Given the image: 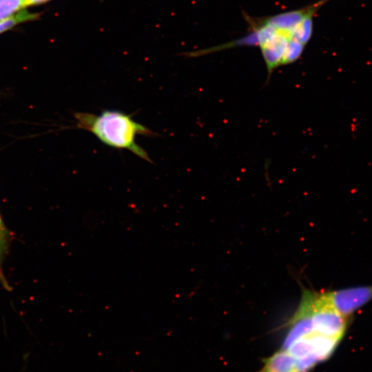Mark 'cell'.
Instances as JSON below:
<instances>
[{
  "instance_id": "6da1fadb",
  "label": "cell",
  "mask_w": 372,
  "mask_h": 372,
  "mask_svg": "<svg viewBox=\"0 0 372 372\" xmlns=\"http://www.w3.org/2000/svg\"><path fill=\"white\" fill-rule=\"evenodd\" d=\"M78 128L93 134L104 144L128 149L143 160L152 163L147 152L136 144V135L155 137L159 134L136 122L132 116L117 110H105L100 114L76 112Z\"/></svg>"
},
{
  "instance_id": "7a4b0ae2",
  "label": "cell",
  "mask_w": 372,
  "mask_h": 372,
  "mask_svg": "<svg viewBox=\"0 0 372 372\" xmlns=\"http://www.w3.org/2000/svg\"><path fill=\"white\" fill-rule=\"evenodd\" d=\"M324 294L329 304L347 318L372 300V285L324 292Z\"/></svg>"
},
{
  "instance_id": "3957f363",
  "label": "cell",
  "mask_w": 372,
  "mask_h": 372,
  "mask_svg": "<svg viewBox=\"0 0 372 372\" xmlns=\"http://www.w3.org/2000/svg\"><path fill=\"white\" fill-rule=\"evenodd\" d=\"M257 372H301L298 362L285 350L280 349L265 359L263 367Z\"/></svg>"
},
{
  "instance_id": "277c9868",
  "label": "cell",
  "mask_w": 372,
  "mask_h": 372,
  "mask_svg": "<svg viewBox=\"0 0 372 372\" xmlns=\"http://www.w3.org/2000/svg\"><path fill=\"white\" fill-rule=\"evenodd\" d=\"M9 240V231L0 216V282L1 285L8 291L10 290V287L3 274L2 263L8 249Z\"/></svg>"
},
{
  "instance_id": "5b68a950",
  "label": "cell",
  "mask_w": 372,
  "mask_h": 372,
  "mask_svg": "<svg viewBox=\"0 0 372 372\" xmlns=\"http://www.w3.org/2000/svg\"><path fill=\"white\" fill-rule=\"evenodd\" d=\"M25 6V0H0V21L13 16Z\"/></svg>"
},
{
  "instance_id": "8992f818",
  "label": "cell",
  "mask_w": 372,
  "mask_h": 372,
  "mask_svg": "<svg viewBox=\"0 0 372 372\" xmlns=\"http://www.w3.org/2000/svg\"><path fill=\"white\" fill-rule=\"evenodd\" d=\"M37 17V14L30 13L26 10L19 11L10 18L0 21V33L3 32L18 23L32 20Z\"/></svg>"
},
{
  "instance_id": "52a82bcc",
  "label": "cell",
  "mask_w": 372,
  "mask_h": 372,
  "mask_svg": "<svg viewBox=\"0 0 372 372\" xmlns=\"http://www.w3.org/2000/svg\"><path fill=\"white\" fill-rule=\"evenodd\" d=\"M27 6L37 5L46 2L50 0H25Z\"/></svg>"
}]
</instances>
